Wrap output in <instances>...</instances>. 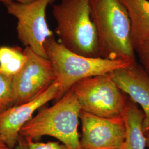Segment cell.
<instances>
[{
    "label": "cell",
    "mask_w": 149,
    "mask_h": 149,
    "mask_svg": "<svg viewBox=\"0 0 149 149\" xmlns=\"http://www.w3.org/2000/svg\"><path fill=\"white\" fill-rule=\"evenodd\" d=\"M91 17L99 42L100 56L137 62L127 12L119 0H90Z\"/></svg>",
    "instance_id": "cell-1"
},
{
    "label": "cell",
    "mask_w": 149,
    "mask_h": 149,
    "mask_svg": "<svg viewBox=\"0 0 149 149\" xmlns=\"http://www.w3.org/2000/svg\"><path fill=\"white\" fill-rule=\"evenodd\" d=\"M71 90L81 111L100 117L124 118L128 96L118 87L110 74L81 80Z\"/></svg>",
    "instance_id": "cell-5"
},
{
    "label": "cell",
    "mask_w": 149,
    "mask_h": 149,
    "mask_svg": "<svg viewBox=\"0 0 149 149\" xmlns=\"http://www.w3.org/2000/svg\"><path fill=\"white\" fill-rule=\"evenodd\" d=\"M111 76L118 87L144 112L143 129L149 132V76L138 62L127 68L116 70Z\"/></svg>",
    "instance_id": "cell-10"
},
{
    "label": "cell",
    "mask_w": 149,
    "mask_h": 149,
    "mask_svg": "<svg viewBox=\"0 0 149 149\" xmlns=\"http://www.w3.org/2000/svg\"><path fill=\"white\" fill-rule=\"evenodd\" d=\"M79 104L70 89L53 106L44 108L22 127L19 136L34 139L50 136L71 149H82L78 127Z\"/></svg>",
    "instance_id": "cell-3"
},
{
    "label": "cell",
    "mask_w": 149,
    "mask_h": 149,
    "mask_svg": "<svg viewBox=\"0 0 149 149\" xmlns=\"http://www.w3.org/2000/svg\"><path fill=\"white\" fill-rule=\"evenodd\" d=\"M82 149H121L126 135L124 118L100 117L80 112Z\"/></svg>",
    "instance_id": "cell-8"
},
{
    "label": "cell",
    "mask_w": 149,
    "mask_h": 149,
    "mask_svg": "<svg viewBox=\"0 0 149 149\" xmlns=\"http://www.w3.org/2000/svg\"><path fill=\"white\" fill-rule=\"evenodd\" d=\"M55 0H37L30 3L16 2L6 3L8 14L17 19V37L25 47H29L38 55L47 58L44 44L54 36L46 19L48 6Z\"/></svg>",
    "instance_id": "cell-6"
},
{
    "label": "cell",
    "mask_w": 149,
    "mask_h": 149,
    "mask_svg": "<svg viewBox=\"0 0 149 149\" xmlns=\"http://www.w3.org/2000/svg\"><path fill=\"white\" fill-rule=\"evenodd\" d=\"M52 12L59 43L74 53L101 58L97 34L91 17L90 0H61L53 6Z\"/></svg>",
    "instance_id": "cell-2"
},
{
    "label": "cell",
    "mask_w": 149,
    "mask_h": 149,
    "mask_svg": "<svg viewBox=\"0 0 149 149\" xmlns=\"http://www.w3.org/2000/svg\"><path fill=\"white\" fill-rule=\"evenodd\" d=\"M28 149H71L59 142L49 141L48 143L34 142L33 139H25Z\"/></svg>",
    "instance_id": "cell-16"
},
{
    "label": "cell",
    "mask_w": 149,
    "mask_h": 149,
    "mask_svg": "<svg viewBox=\"0 0 149 149\" xmlns=\"http://www.w3.org/2000/svg\"><path fill=\"white\" fill-rule=\"evenodd\" d=\"M37 0H0V2H2L3 4L10 2H16L22 4H27L36 1Z\"/></svg>",
    "instance_id": "cell-18"
},
{
    "label": "cell",
    "mask_w": 149,
    "mask_h": 149,
    "mask_svg": "<svg viewBox=\"0 0 149 149\" xmlns=\"http://www.w3.org/2000/svg\"><path fill=\"white\" fill-rule=\"evenodd\" d=\"M14 149H28L26 140L23 138L20 137L18 143Z\"/></svg>",
    "instance_id": "cell-17"
},
{
    "label": "cell",
    "mask_w": 149,
    "mask_h": 149,
    "mask_svg": "<svg viewBox=\"0 0 149 149\" xmlns=\"http://www.w3.org/2000/svg\"><path fill=\"white\" fill-rule=\"evenodd\" d=\"M26 55L19 47H0V71L6 74L14 76L23 66Z\"/></svg>",
    "instance_id": "cell-13"
},
{
    "label": "cell",
    "mask_w": 149,
    "mask_h": 149,
    "mask_svg": "<svg viewBox=\"0 0 149 149\" xmlns=\"http://www.w3.org/2000/svg\"><path fill=\"white\" fill-rule=\"evenodd\" d=\"M134 49L138 56L140 64L149 76V37L135 45Z\"/></svg>",
    "instance_id": "cell-15"
},
{
    "label": "cell",
    "mask_w": 149,
    "mask_h": 149,
    "mask_svg": "<svg viewBox=\"0 0 149 149\" xmlns=\"http://www.w3.org/2000/svg\"><path fill=\"white\" fill-rule=\"evenodd\" d=\"M0 149H10L6 145L3 140L0 137Z\"/></svg>",
    "instance_id": "cell-19"
},
{
    "label": "cell",
    "mask_w": 149,
    "mask_h": 149,
    "mask_svg": "<svg viewBox=\"0 0 149 149\" xmlns=\"http://www.w3.org/2000/svg\"><path fill=\"white\" fill-rule=\"evenodd\" d=\"M13 76L0 71V113L14 106Z\"/></svg>",
    "instance_id": "cell-14"
},
{
    "label": "cell",
    "mask_w": 149,
    "mask_h": 149,
    "mask_svg": "<svg viewBox=\"0 0 149 149\" xmlns=\"http://www.w3.org/2000/svg\"><path fill=\"white\" fill-rule=\"evenodd\" d=\"M27 59L21 70L13 76L15 104L30 101L42 94L56 81L52 64L48 58L23 49Z\"/></svg>",
    "instance_id": "cell-7"
},
{
    "label": "cell",
    "mask_w": 149,
    "mask_h": 149,
    "mask_svg": "<svg viewBox=\"0 0 149 149\" xmlns=\"http://www.w3.org/2000/svg\"><path fill=\"white\" fill-rule=\"evenodd\" d=\"M59 93L56 81L42 94L30 101L14 105L0 113V137L10 149H14L20 138L22 127L30 120L34 113L52 100Z\"/></svg>",
    "instance_id": "cell-9"
},
{
    "label": "cell",
    "mask_w": 149,
    "mask_h": 149,
    "mask_svg": "<svg viewBox=\"0 0 149 149\" xmlns=\"http://www.w3.org/2000/svg\"><path fill=\"white\" fill-rule=\"evenodd\" d=\"M127 12L134 47L149 37V0H119Z\"/></svg>",
    "instance_id": "cell-12"
},
{
    "label": "cell",
    "mask_w": 149,
    "mask_h": 149,
    "mask_svg": "<svg viewBox=\"0 0 149 149\" xmlns=\"http://www.w3.org/2000/svg\"><path fill=\"white\" fill-rule=\"evenodd\" d=\"M124 119L126 135L121 149H145L146 138L143 129L144 112L129 97Z\"/></svg>",
    "instance_id": "cell-11"
},
{
    "label": "cell",
    "mask_w": 149,
    "mask_h": 149,
    "mask_svg": "<svg viewBox=\"0 0 149 149\" xmlns=\"http://www.w3.org/2000/svg\"><path fill=\"white\" fill-rule=\"evenodd\" d=\"M44 48L59 85L56 101L81 80L97 75L109 74L133 64L126 61L91 58L74 53L56 41L54 36L47 40Z\"/></svg>",
    "instance_id": "cell-4"
},
{
    "label": "cell",
    "mask_w": 149,
    "mask_h": 149,
    "mask_svg": "<svg viewBox=\"0 0 149 149\" xmlns=\"http://www.w3.org/2000/svg\"><path fill=\"white\" fill-rule=\"evenodd\" d=\"M145 138H146V146L149 149V132L148 133L145 134Z\"/></svg>",
    "instance_id": "cell-20"
}]
</instances>
